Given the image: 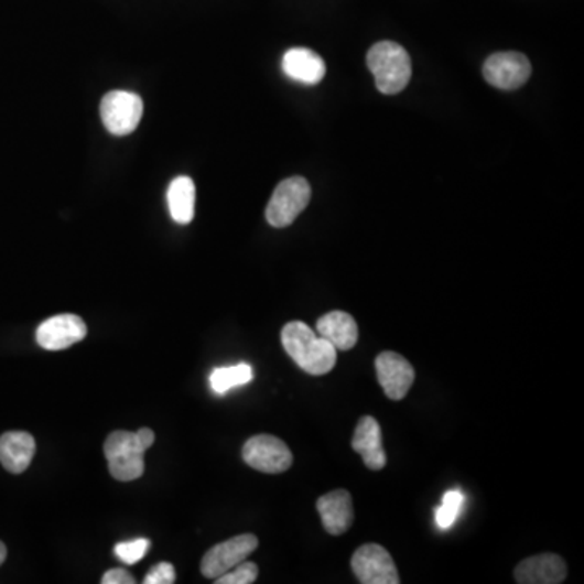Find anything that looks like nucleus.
<instances>
[{
	"label": "nucleus",
	"mask_w": 584,
	"mask_h": 584,
	"mask_svg": "<svg viewBox=\"0 0 584 584\" xmlns=\"http://www.w3.org/2000/svg\"><path fill=\"white\" fill-rule=\"evenodd\" d=\"M283 348L311 376H325L336 366V349L304 322H290L281 332Z\"/></svg>",
	"instance_id": "f257e3e1"
},
{
	"label": "nucleus",
	"mask_w": 584,
	"mask_h": 584,
	"mask_svg": "<svg viewBox=\"0 0 584 584\" xmlns=\"http://www.w3.org/2000/svg\"><path fill=\"white\" fill-rule=\"evenodd\" d=\"M367 65L383 95H398L411 80V58L403 46L393 41H380L370 47Z\"/></svg>",
	"instance_id": "f03ea898"
},
{
	"label": "nucleus",
	"mask_w": 584,
	"mask_h": 584,
	"mask_svg": "<svg viewBox=\"0 0 584 584\" xmlns=\"http://www.w3.org/2000/svg\"><path fill=\"white\" fill-rule=\"evenodd\" d=\"M145 446L137 432L116 431L105 442L109 473L120 483L139 479L145 473Z\"/></svg>",
	"instance_id": "7ed1b4c3"
},
{
	"label": "nucleus",
	"mask_w": 584,
	"mask_h": 584,
	"mask_svg": "<svg viewBox=\"0 0 584 584\" xmlns=\"http://www.w3.org/2000/svg\"><path fill=\"white\" fill-rule=\"evenodd\" d=\"M312 197V188L304 177L286 179L280 182L271 195L270 204L267 206V221L273 228H288L304 212Z\"/></svg>",
	"instance_id": "20e7f679"
},
{
	"label": "nucleus",
	"mask_w": 584,
	"mask_h": 584,
	"mask_svg": "<svg viewBox=\"0 0 584 584\" xmlns=\"http://www.w3.org/2000/svg\"><path fill=\"white\" fill-rule=\"evenodd\" d=\"M101 119L109 133L116 137L136 132L143 116V101L130 91H111L102 98Z\"/></svg>",
	"instance_id": "39448f33"
},
{
	"label": "nucleus",
	"mask_w": 584,
	"mask_h": 584,
	"mask_svg": "<svg viewBox=\"0 0 584 584\" xmlns=\"http://www.w3.org/2000/svg\"><path fill=\"white\" fill-rule=\"evenodd\" d=\"M242 458L253 469L264 474H280L292 466L290 446L274 435H256L242 448Z\"/></svg>",
	"instance_id": "423d86ee"
},
{
	"label": "nucleus",
	"mask_w": 584,
	"mask_h": 584,
	"mask_svg": "<svg viewBox=\"0 0 584 584\" xmlns=\"http://www.w3.org/2000/svg\"><path fill=\"white\" fill-rule=\"evenodd\" d=\"M357 582L363 584H400L397 565L387 549L366 544L354 552L350 560Z\"/></svg>",
	"instance_id": "0eeeda50"
},
{
	"label": "nucleus",
	"mask_w": 584,
	"mask_h": 584,
	"mask_svg": "<svg viewBox=\"0 0 584 584\" xmlns=\"http://www.w3.org/2000/svg\"><path fill=\"white\" fill-rule=\"evenodd\" d=\"M259 548V539L253 534H240L228 541L219 542L215 548L206 552L202 559L201 570L205 578L216 580L236 566L237 563L247 560Z\"/></svg>",
	"instance_id": "6e6552de"
},
{
	"label": "nucleus",
	"mask_w": 584,
	"mask_h": 584,
	"mask_svg": "<svg viewBox=\"0 0 584 584\" xmlns=\"http://www.w3.org/2000/svg\"><path fill=\"white\" fill-rule=\"evenodd\" d=\"M483 74L493 87L518 89L531 77V62L520 53H497L484 62Z\"/></svg>",
	"instance_id": "1a4fd4ad"
},
{
	"label": "nucleus",
	"mask_w": 584,
	"mask_h": 584,
	"mask_svg": "<svg viewBox=\"0 0 584 584\" xmlns=\"http://www.w3.org/2000/svg\"><path fill=\"white\" fill-rule=\"evenodd\" d=\"M377 379L390 400L400 401L407 397L414 383V367L401 354L385 350L376 359Z\"/></svg>",
	"instance_id": "9d476101"
},
{
	"label": "nucleus",
	"mask_w": 584,
	"mask_h": 584,
	"mask_svg": "<svg viewBox=\"0 0 584 584\" xmlns=\"http://www.w3.org/2000/svg\"><path fill=\"white\" fill-rule=\"evenodd\" d=\"M87 333V323L78 315L62 314L47 318L37 326L36 342L41 348L62 350L80 343Z\"/></svg>",
	"instance_id": "9b49d317"
},
{
	"label": "nucleus",
	"mask_w": 584,
	"mask_h": 584,
	"mask_svg": "<svg viewBox=\"0 0 584 584\" xmlns=\"http://www.w3.org/2000/svg\"><path fill=\"white\" fill-rule=\"evenodd\" d=\"M566 575V563L555 554L529 556L515 569V580L520 584H560Z\"/></svg>",
	"instance_id": "f8f14e48"
},
{
	"label": "nucleus",
	"mask_w": 584,
	"mask_h": 584,
	"mask_svg": "<svg viewBox=\"0 0 584 584\" xmlns=\"http://www.w3.org/2000/svg\"><path fill=\"white\" fill-rule=\"evenodd\" d=\"M317 510L323 528L332 536H342L354 523L353 497L348 490L338 489L318 498Z\"/></svg>",
	"instance_id": "ddd939ff"
},
{
	"label": "nucleus",
	"mask_w": 584,
	"mask_h": 584,
	"mask_svg": "<svg viewBox=\"0 0 584 584\" xmlns=\"http://www.w3.org/2000/svg\"><path fill=\"white\" fill-rule=\"evenodd\" d=\"M353 450L363 456L364 463L370 471H380L387 466V455H385L383 443H381V429L376 418L364 415L357 422Z\"/></svg>",
	"instance_id": "4468645a"
},
{
	"label": "nucleus",
	"mask_w": 584,
	"mask_h": 584,
	"mask_svg": "<svg viewBox=\"0 0 584 584\" xmlns=\"http://www.w3.org/2000/svg\"><path fill=\"white\" fill-rule=\"evenodd\" d=\"M281 65L291 80L304 85L321 84L326 74L325 61L307 47H292L284 54Z\"/></svg>",
	"instance_id": "2eb2a0df"
},
{
	"label": "nucleus",
	"mask_w": 584,
	"mask_h": 584,
	"mask_svg": "<svg viewBox=\"0 0 584 584\" xmlns=\"http://www.w3.org/2000/svg\"><path fill=\"white\" fill-rule=\"evenodd\" d=\"M36 453V442L29 432H7L0 437V463L9 473L29 469Z\"/></svg>",
	"instance_id": "dca6fc26"
},
{
	"label": "nucleus",
	"mask_w": 584,
	"mask_h": 584,
	"mask_svg": "<svg viewBox=\"0 0 584 584\" xmlns=\"http://www.w3.org/2000/svg\"><path fill=\"white\" fill-rule=\"evenodd\" d=\"M317 332L336 350L353 349L359 339V328L348 312L333 311L323 315L318 318Z\"/></svg>",
	"instance_id": "f3484780"
},
{
	"label": "nucleus",
	"mask_w": 584,
	"mask_h": 584,
	"mask_svg": "<svg viewBox=\"0 0 584 584\" xmlns=\"http://www.w3.org/2000/svg\"><path fill=\"white\" fill-rule=\"evenodd\" d=\"M195 184L187 175H179L167 188L171 218L177 225H188L195 216Z\"/></svg>",
	"instance_id": "a211bd4d"
},
{
	"label": "nucleus",
	"mask_w": 584,
	"mask_h": 584,
	"mask_svg": "<svg viewBox=\"0 0 584 584\" xmlns=\"http://www.w3.org/2000/svg\"><path fill=\"white\" fill-rule=\"evenodd\" d=\"M253 379V370L249 364H237L234 367H223V369H216L215 372L209 376V385L212 390L216 394L228 393L234 387H240V385L249 383Z\"/></svg>",
	"instance_id": "6ab92c4d"
},
{
	"label": "nucleus",
	"mask_w": 584,
	"mask_h": 584,
	"mask_svg": "<svg viewBox=\"0 0 584 584\" xmlns=\"http://www.w3.org/2000/svg\"><path fill=\"white\" fill-rule=\"evenodd\" d=\"M463 500H465V497L459 490H450V493L445 494L442 505L435 511V521H437L439 528H452L456 518H458L459 510H462Z\"/></svg>",
	"instance_id": "aec40b11"
},
{
	"label": "nucleus",
	"mask_w": 584,
	"mask_h": 584,
	"mask_svg": "<svg viewBox=\"0 0 584 584\" xmlns=\"http://www.w3.org/2000/svg\"><path fill=\"white\" fill-rule=\"evenodd\" d=\"M259 578V566L252 562L237 563L236 566H232L229 572H226L225 575L219 576L215 580L216 584H252Z\"/></svg>",
	"instance_id": "412c9836"
},
{
	"label": "nucleus",
	"mask_w": 584,
	"mask_h": 584,
	"mask_svg": "<svg viewBox=\"0 0 584 584\" xmlns=\"http://www.w3.org/2000/svg\"><path fill=\"white\" fill-rule=\"evenodd\" d=\"M148 549H150V541L145 538H140L133 539V541L119 542L115 548V552L120 562L133 565V563H139L147 555Z\"/></svg>",
	"instance_id": "4be33fe9"
},
{
	"label": "nucleus",
	"mask_w": 584,
	"mask_h": 584,
	"mask_svg": "<svg viewBox=\"0 0 584 584\" xmlns=\"http://www.w3.org/2000/svg\"><path fill=\"white\" fill-rule=\"evenodd\" d=\"M145 584H173L175 583V570L171 563L163 562L154 565L150 572L147 573Z\"/></svg>",
	"instance_id": "5701e85b"
},
{
	"label": "nucleus",
	"mask_w": 584,
	"mask_h": 584,
	"mask_svg": "<svg viewBox=\"0 0 584 584\" xmlns=\"http://www.w3.org/2000/svg\"><path fill=\"white\" fill-rule=\"evenodd\" d=\"M102 584H136V578L127 570L112 569L105 573Z\"/></svg>",
	"instance_id": "b1692460"
},
{
	"label": "nucleus",
	"mask_w": 584,
	"mask_h": 584,
	"mask_svg": "<svg viewBox=\"0 0 584 584\" xmlns=\"http://www.w3.org/2000/svg\"><path fill=\"white\" fill-rule=\"evenodd\" d=\"M137 437H139L140 442H142V445L145 446L147 450L154 443V432L148 428L140 429V431L137 432Z\"/></svg>",
	"instance_id": "393cba45"
},
{
	"label": "nucleus",
	"mask_w": 584,
	"mask_h": 584,
	"mask_svg": "<svg viewBox=\"0 0 584 584\" xmlns=\"http://www.w3.org/2000/svg\"><path fill=\"white\" fill-rule=\"evenodd\" d=\"M7 559V548L6 544H3L2 541H0V565H2L3 562H6Z\"/></svg>",
	"instance_id": "a878e982"
}]
</instances>
